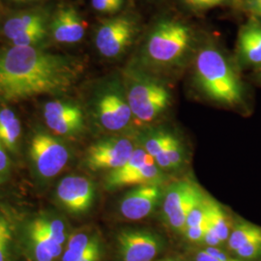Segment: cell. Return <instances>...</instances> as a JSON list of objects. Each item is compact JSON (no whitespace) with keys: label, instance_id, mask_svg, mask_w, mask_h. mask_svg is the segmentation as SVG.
<instances>
[{"label":"cell","instance_id":"9","mask_svg":"<svg viewBox=\"0 0 261 261\" xmlns=\"http://www.w3.org/2000/svg\"><path fill=\"white\" fill-rule=\"evenodd\" d=\"M30 155L39 174L44 178L56 176L65 168L70 157L65 145L47 134L33 137Z\"/></svg>","mask_w":261,"mask_h":261},{"label":"cell","instance_id":"5","mask_svg":"<svg viewBox=\"0 0 261 261\" xmlns=\"http://www.w3.org/2000/svg\"><path fill=\"white\" fill-rule=\"evenodd\" d=\"M204 196L202 190L191 180L176 181L165 191L163 200V216L168 226L179 233L186 227L187 217Z\"/></svg>","mask_w":261,"mask_h":261},{"label":"cell","instance_id":"2","mask_svg":"<svg viewBox=\"0 0 261 261\" xmlns=\"http://www.w3.org/2000/svg\"><path fill=\"white\" fill-rule=\"evenodd\" d=\"M196 77L201 91L215 102L231 107L242 102V86L237 75L224 56L214 47H205L199 51Z\"/></svg>","mask_w":261,"mask_h":261},{"label":"cell","instance_id":"22","mask_svg":"<svg viewBox=\"0 0 261 261\" xmlns=\"http://www.w3.org/2000/svg\"><path fill=\"white\" fill-rule=\"evenodd\" d=\"M260 238L261 227L255 224L242 222L234 226L227 240V244L230 251L236 252L246 244Z\"/></svg>","mask_w":261,"mask_h":261},{"label":"cell","instance_id":"19","mask_svg":"<svg viewBox=\"0 0 261 261\" xmlns=\"http://www.w3.org/2000/svg\"><path fill=\"white\" fill-rule=\"evenodd\" d=\"M21 134L19 118L9 109L0 110V142L10 150L15 151L18 147Z\"/></svg>","mask_w":261,"mask_h":261},{"label":"cell","instance_id":"32","mask_svg":"<svg viewBox=\"0 0 261 261\" xmlns=\"http://www.w3.org/2000/svg\"><path fill=\"white\" fill-rule=\"evenodd\" d=\"M95 10L103 13H114L121 8L122 4L115 0H91Z\"/></svg>","mask_w":261,"mask_h":261},{"label":"cell","instance_id":"1","mask_svg":"<svg viewBox=\"0 0 261 261\" xmlns=\"http://www.w3.org/2000/svg\"><path fill=\"white\" fill-rule=\"evenodd\" d=\"M81 67L75 59L35 47L0 50V102L16 103L68 91Z\"/></svg>","mask_w":261,"mask_h":261},{"label":"cell","instance_id":"20","mask_svg":"<svg viewBox=\"0 0 261 261\" xmlns=\"http://www.w3.org/2000/svg\"><path fill=\"white\" fill-rule=\"evenodd\" d=\"M206 221L214 227L221 242H227L231 232V222L223 207L210 196H206Z\"/></svg>","mask_w":261,"mask_h":261},{"label":"cell","instance_id":"40","mask_svg":"<svg viewBox=\"0 0 261 261\" xmlns=\"http://www.w3.org/2000/svg\"><path fill=\"white\" fill-rule=\"evenodd\" d=\"M115 1H117V2H119V3L123 4V1H124V0H115Z\"/></svg>","mask_w":261,"mask_h":261},{"label":"cell","instance_id":"17","mask_svg":"<svg viewBox=\"0 0 261 261\" xmlns=\"http://www.w3.org/2000/svg\"><path fill=\"white\" fill-rule=\"evenodd\" d=\"M164 180L162 169L153 161L143 165L136 171L125 177L119 179L109 190H114L122 187L140 186L148 184H161Z\"/></svg>","mask_w":261,"mask_h":261},{"label":"cell","instance_id":"18","mask_svg":"<svg viewBox=\"0 0 261 261\" xmlns=\"http://www.w3.org/2000/svg\"><path fill=\"white\" fill-rule=\"evenodd\" d=\"M46 24L47 22L43 14L39 12H25L6 20L3 25V33L12 41L30 29L47 27Z\"/></svg>","mask_w":261,"mask_h":261},{"label":"cell","instance_id":"12","mask_svg":"<svg viewBox=\"0 0 261 261\" xmlns=\"http://www.w3.org/2000/svg\"><path fill=\"white\" fill-rule=\"evenodd\" d=\"M163 196L160 184L140 185L122 197L119 211L129 221H140L152 214Z\"/></svg>","mask_w":261,"mask_h":261},{"label":"cell","instance_id":"23","mask_svg":"<svg viewBox=\"0 0 261 261\" xmlns=\"http://www.w3.org/2000/svg\"><path fill=\"white\" fill-rule=\"evenodd\" d=\"M97 237L86 232H77L70 236L62 261H80L88 251Z\"/></svg>","mask_w":261,"mask_h":261},{"label":"cell","instance_id":"31","mask_svg":"<svg viewBox=\"0 0 261 261\" xmlns=\"http://www.w3.org/2000/svg\"><path fill=\"white\" fill-rule=\"evenodd\" d=\"M205 229L206 224L197 226H187L183 231V234L191 242L203 243Z\"/></svg>","mask_w":261,"mask_h":261},{"label":"cell","instance_id":"15","mask_svg":"<svg viewBox=\"0 0 261 261\" xmlns=\"http://www.w3.org/2000/svg\"><path fill=\"white\" fill-rule=\"evenodd\" d=\"M29 233L36 261H56L61 255L63 246L50 237L36 220L30 225Z\"/></svg>","mask_w":261,"mask_h":261},{"label":"cell","instance_id":"33","mask_svg":"<svg viewBox=\"0 0 261 261\" xmlns=\"http://www.w3.org/2000/svg\"><path fill=\"white\" fill-rule=\"evenodd\" d=\"M206 229L205 234H204V240L203 243L206 244L208 247H219L223 243L221 242L218 234L216 232L214 227L209 224L207 221H205Z\"/></svg>","mask_w":261,"mask_h":261},{"label":"cell","instance_id":"4","mask_svg":"<svg viewBox=\"0 0 261 261\" xmlns=\"http://www.w3.org/2000/svg\"><path fill=\"white\" fill-rule=\"evenodd\" d=\"M192 33L186 24L176 20H164L158 23L148 38L146 55L159 65H171L178 62L191 45Z\"/></svg>","mask_w":261,"mask_h":261},{"label":"cell","instance_id":"7","mask_svg":"<svg viewBox=\"0 0 261 261\" xmlns=\"http://www.w3.org/2000/svg\"><path fill=\"white\" fill-rule=\"evenodd\" d=\"M95 113L100 125L110 132L125 129L133 116L127 97L116 84L109 85L98 95Z\"/></svg>","mask_w":261,"mask_h":261},{"label":"cell","instance_id":"21","mask_svg":"<svg viewBox=\"0 0 261 261\" xmlns=\"http://www.w3.org/2000/svg\"><path fill=\"white\" fill-rule=\"evenodd\" d=\"M152 159L142 147L136 148L125 165H123L121 168L109 172L105 179V186L109 190L116 181L129 175L143 165L153 161Z\"/></svg>","mask_w":261,"mask_h":261},{"label":"cell","instance_id":"13","mask_svg":"<svg viewBox=\"0 0 261 261\" xmlns=\"http://www.w3.org/2000/svg\"><path fill=\"white\" fill-rule=\"evenodd\" d=\"M43 115L47 127L56 135L73 136L84 129V113L75 103L48 102L44 107Z\"/></svg>","mask_w":261,"mask_h":261},{"label":"cell","instance_id":"37","mask_svg":"<svg viewBox=\"0 0 261 261\" xmlns=\"http://www.w3.org/2000/svg\"><path fill=\"white\" fill-rule=\"evenodd\" d=\"M247 7L254 15L261 17V0H247Z\"/></svg>","mask_w":261,"mask_h":261},{"label":"cell","instance_id":"11","mask_svg":"<svg viewBox=\"0 0 261 261\" xmlns=\"http://www.w3.org/2000/svg\"><path fill=\"white\" fill-rule=\"evenodd\" d=\"M56 196L60 203L69 212L83 214L92 206L95 197V187L88 178L70 175L59 182Z\"/></svg>","mask_w":261,"mask_h":261},{"label":"cell","instance_id":"8","mask_svg":"<svg viewBox=\"0 0 261 261\" xmlns=\"http://www.w3.org/2000/svg\"><path fill=\"white\" fill-rule=\"evenodd\" d=\"M135 149L134 142L127 138L99 140L87 150L86 166L94 171L115 170L126 164Z\"/></svg>","mask_w":261,"mask_h":261},{"label":"cell","instance_id":"26","mask_svg":"<svg viewBox=\"0 0 261 261\" xmlns=\"http://www.w3.org/2000/svg\"><path fill=\"white\" fill-rule=\"evenodd\" d=\"M36 222L56 242L63 246V244L66 242V228L63 222L59 220L46 219H37Z\"/></svg>","mask_w":261,"mask_h":261},{"label":"cell","instance_id":"25","mask_svg":"<svg viewBox=\"0 0 261 261\" xmlns=\"http://www.w3.org/2000/svg\"><path fill=\"white\" fill-rule=\"evenodd\" d=\"M47 37V27L33 28L12 40V44L17 47H34Z\"/></svg>","mask_w":261,"mask_h":261},{"label":"cell","instance_id":"28","mask_svg":"<svg viewBox=\"0 0 261 261\" xmlns=\"http://www.w3.org/2000/svg\"><path fill=\"white\" fill-rule=\"evenodd\" d=\"M206 196L198 200L196 205L192 208L187 217V226H197L205 224L206 221Z\"/></svg>","mask_w":261,"mask_h":261},{"label":"cell","instance_id":"36","mask_svg":"<svg viewBox=\"0 0 261 261\" xmlns=\"http://www.w3.org/2000/svg\"><path fill=\"white\" fill-rule=\"evenodd\" d=\"M8 167H9V160L0 142V174L5 173L6 170L8 169Z\"/></svg>","mask_w":261,"mask_h":261},{"label":"cell","instance_id":"24","mask_svg":"<svg viewBox=\"0 0 261 261\" xmlns=\"http://www.w3.org/2000/svg\"><path fill=\"white\" fill-rule=\"evenodd\" d=\"M171 136V134L164 130L153 132L145 138L142 148L146 151L151 158L154 159L168 145Z\"/></svg>","mask_w":261,"mask_h":261},{"label":"cell","instance_id":"29","mask_svg":"<svg viewBox=\"0 0 261 261\" xmlns=\"http://www.w3.org/2000/svg\"><path fill=\"white\" fill-rule=\"evenodd\" d=\"M235 252L242 259H253L260 256L261 238L246 244Z\"/></svg>","mask_w":261,"mask_h":261},{"label":"cell","instance_id":"41","mask_svg":"<svg viewBox=\"0 0 261 261\" xmlns=\"http://www.w3.org/2000/svg\"><path fill=\"white\" fill-rule=\"evenodd\" d=\"M260 75H261V68H260Z\"/></svg>","mask_w":261,"mask_h":261},{"label":"cell","instance_id":"38","mask_svg":"<svg viewBox=\"0 0 261 261\" xmlns=\"http://www.w3.org/2000/svg\"><path fill=\"white\" fill-rule=\"evenodd\" d=\"M158 261H183L178 257H167V258H163V259H160Z\"/></svg>","mask_w":261,"mask_h":261},{"label":"cell","instance_id":"6","mask_svg":"<svg viewBox=\"0 0 261 261\" xmlns=\"http://www.w3.org/2000/svg\"><path fill=\"white\" fill-rule=\"evenodd\" d=\"M120 261H154L164 250L165 240L148 229L128 228L117 235Z\"/></svg>","mask_w":261,"mask_h":261},{"label":"cell","instance_id":"39","mask_svg":"<svg viewBox=\"0 0 261 261\" xmlns=\"http://www.w3.org/2000/svg\"><path fill=\"white\" fill-rule=\"evenodd\" d=\"M15 2H29V1H33V0H13Z\"/></svg>","mask_w":261,"mask_h":261},{"label":"cell","instance_id":"14","mask_svg":"<svg viewBox=\"0 0 261 261\" xmlns=\"http://www.w3.org/2000/svg\"><path fill=\"white\" fill-rule=\"evenodd\" d=\"M53 37L58 43L74 44L84 36V21L73 7H62L56 12L50 25Z\"/></svg>","mask_w":261,"mask_h":261},{"label":"cell","instance_id":"3","mask_svg":"<svg viewBox=\"0 0 261 261\" xmlns=\"http://www.w3.org/2000/svg\"><path fill=\"white\" fill-rule=\"evenodd\" d=\"M128 79L126 97L139 121H153L168 109L170 93L164 84L145 75L130 74Z\"/></svg>","mask_w":261,"mask_h":261},{"label":"cell","instance_id":"34","mask_svg":"<svg viewBox=\"0 0 261 261\" xmlns=\"http://www.w3.org/2000/svg\"><path fill=\"white\" fill-rule=\"evenodd\" d=\"M101 245L98 238L95 239V241L92 243L88 251L85 252L83 258L80 261H99L101 257Z\"/></svg>","mask_w":261,"mask_h":261},{"label":"cell","instance_id":"35","mask_svg":"<svg viewBox=\"0 0 261 261\" xmlns=\"http://www.w3.org/2000/svg\"><path fill=\"white\" fill-rule=\"evenodd\" d=\"M188 5L195 9H208L217 5H220L224 0H185Z\"/></svg>","mask_w":261,"mask_h":261},{"label":"cell","instance_id":"10","mask_svg":"<svg viewBox=\"0 0 261 261\" xmlns=\"http://www.w3.org/2000/svg\"><path fill=\"white\" fill-rule=\"evenodd\" d=\"M136 32L135 22L127 17L108 19L97 30L95 39L97 49L105 57H117L130 46Z\"/></svg>","mask_w":261,"mask_h":261},{"label":"cell","instance_id":"30","mask_svg":"<svg viewBox=\"0 0 261 261\" xmlns=\"http://www.w3.org/2000/svg\"><path fill=\"white\" fill-rule=\"evenodd\" d=\"M10 242L11 230L9 225L0 220V261L7 260Z\"/></svg>","mask_w":261,"mask_h":261},{"label":"cell","instance_id":"16","mask_svg":"<svg viewBox=\"0 0 261 261\" xmlns=\"http://www.w3.org/2000/svg\"><path fill=\"white\" fill-rule=\"evenodd\" d=\"M238 47L243 60L249 64L261 65V25L251 21L243 27Z\"/></svg>","mask_w":261,"mask_h":261},{"label":"cell","instance_id":"27","mask_svg":"<svg viewBox=\"0 0 261 261\" xmlns=\"http://www.w3.org/2000/svg\"><path fill=\"white\" fill-rule=\"evenodd\" d=\"M167 149L171 169L179 168L184 161V149L180 140L173 135L171 136V139L168 142Z\"/></svg>","mask_w":261,"mask_h":261}]
</instances>
